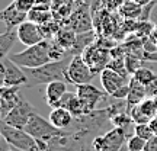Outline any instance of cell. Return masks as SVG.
I'll use <instances>...</instances> for the list:
<instances>
[{"mask_svg":"<svg viewBox=\"0 0 157 151\" xmlns=\"http://www.w3.org/2000/svg\"><path fill=\"white\" fill-rule=\"evenodd\" d=\"M73 54L68 51V54L63 60L58 61H50L36 68H23V71L28 77V81L25 84V87H34L38 84H48L51 81H57V80H66V74H67V68L70 61L73 60Z\"/></svg>","mask_w":157,"mask_h":151,"instance_id":"6da1fadb","label":"cell"},{"mask_svg":"<svg viewBox=\"0 0 157 151\" xmlns=\"http://www.w3.org/2000/svg\"><path fill=\"white\" fill-rule=\"evenodd\" d=\"M0 134L12 147L23 151H48V142L36 140L25 129L15 128L2 121L0 123Z\"/></svg>","mask_w":157,"mask_h":151,"instance_id":"7a4b0ae2","label":"cell"},{"mask_svg":"<svg viewBox=\"0 0 157 151\" xmlns=\"http://www.w3.org/2000/svg\"><path fill=\"white\" fill-rule=\"evenodd\" d=\"M50 42L51 39H44L42 42L36 45L28 47L26 50L15 54H9V57L13 62H16L17 66L22 68H36L41 67L47 62L51 61L50 58Z\"/></svg>","mask_w":157,"mask_h":151,"instance_id":"3957f363","label":"cell"},{"mask_svg":"<svg viewBox=\"0 0 157 151\" xmlns=\"http://www.w3.org/2000/svg\"><path fill=\"white\" fill-rule=\"evenodd\" d=\"M25 131L29 132L34 138L41 141H45V142H50L52 138L56 137H60V135L66 134L67 131H63V129L54 126L51 121H47L45 118H42L38 113H34L31 119H29L28 125L25 126Z\"/></svg>","mask_w":157,"mask_h":151,"instance_id":"277c9868","label":"cell"},{"mask_svg":"<svg viewBox=\"0 0 157 151\" xmlns=\"http://www.w3.org/2000/svg\"><path fill=\"white\" fill-rule=\"evenodd\" d=\"M96 73L89 67V64L84 61L82 55H74L70 61L66 74V80L68 83H73L74 86L78 84H87L95 78Z\"/></svg>","mask_w":157,"mask_h":151,"instance_id":"5b68a950","label":"cell"},{"mask_svg":"<svg viewBox=\"0 0 157 151\" xmlns=\"http://www.w3.org/2000/svg\"><path fill=\"white\" fill-rule=\"evenodd\" d=\"M0 73H2V86H21L25 87L28 77L21 66L13 62L9 57L2 58L0 64Z\"/></svg>","mask_w":157,"mask_h":151,"instance_id":"8992f818","label":"cell"},{"mask_svg":"<svg viewBox=\"0 0 157 151\" xmlns=\"http://www.w3.org/2000/svg\"><path fill=\"white\" fill-rule=\"evenodd\" d=\"M127 142V135L121 128H113L102 137L92 140V148L95 151H119Z\"/></svg>","mask_w":157,"mask_h":151,"instance_id":"52a82bcc","label":"cell"},{"mask_svg":"<svg viewBox=\"0 0 157 151\" xmlns=\"http://www.w3.org/2000/svg\"><path fill=\"white\" fill-rule=\"evenodd\" d=\"M90 5H76L74 6L73 13L67 17V28L73 29L76 34L87 32L93 29V17L90 16Z\"/></svg>","mask_w":157,"mask_h":151,"instance_id":"ba28073f","label":"cell"},{"mask_svg":"<svg viewBox=\"0 0 157 151\" xmlns=\"http://www.w3.org/2000/svg\"><path fill=\"white\" fill-rule=\"evenodd\" d=\"M82 57L96 74L102 73V70H105L111 62V51L106 50V47H101L98 44L90 45L82 54Z\"/></svg>","mask_w":157,"mask_h":151,"instance_id":"9c48e42d","label":"cell"},{"mask_svg":"<svg viewBox=\"0 0 157 151\" xmlns=\"http://www.w3.org/2000/svg\"><path fill=\"white\" fill-rule=\"evenodd\" d=\"M34 113H36L35 112V108L22 97L21 100L17 102L16 106L9 112V115L5 118L3 122H6L7 125H12V126H15V128L25 129V126L28 125L29 119H31V116H32Z\"/></svg>","mask_w":157,"mask_h":151,"instance_id":"30bf717a","label":"cell"},{"mask_svg":"<svg viewBox=\"0 0 157 151\" xmlns=\"http://www.w3.org/2000/svg\"><path fill=\"white\" fill-rule=\"evenodd\" d=\"M76 93H77V96L83 100V103L86 105V108L89 109L90 112H93L96 109V106H98L101 102H105L108 99V96H109L106 92L99 90L92 83L76 86Z\"/></svg>","mask_w":157,"mask_h":151,"instance_id":"8fae6325","label":"cell"},{"mask_svg":"<svg viewBox=\"0 0 157 151\" xmlns=\"http://www.w3.org/2000/svg\"><path fill=\"white\" fill-rule=\"evenodd\" d=\"M21 89H22L21 86H2L0 89V118L2 121H5L9 112L22 99V96L19 95Z\"/></svg>","mask_w":157,"mask_h":151,"instance_id":"7c38bea8","label":"cell"},{"mask_svg":"<svg viewBox=\"0 0 157 151\" xmlns=\"http://www.w3.org/2000/svg\"><path fill=\"white\" fill-rule=\"evenodd\" d=\"M17 36H19V41L26 47L36 45L45 39L44 34L41 31V26L31 21H25L17 26Z\"/></svg>","mask_w":157,"mask_h":151,"instance_id":"4fadbf2b","label":"cell"},{"mask_svg":"<svg viewBox=\"0 0 157 151\" xmlns=\"http://www.w3.org/2000/svg\"><path fill=\"white\" fill-rule=\"evenodd\" d=\"M101 83L108 95L112 96L118 89H121L122 86L128 84L129 81L127 80L125 76L119 74L118 71L112 70V68L106 67L105 70H102V73H101Z\"/></svg>","mask_w":157,"mask_h":151,"instance_id":"5bb4252c","label":"cell"},{"mask_svg":"<svg viewBox=\"0 0 157 151\" xmlns=\"http://www.w3.org/2000/svg\"><path fill=\"white\" fill-rule=\"evenodd\" d=\"M57 108H66L74 118L83 116V115L90 113V111L86 108L83 100L77 96V93H68L67 92L66 95L63 96V99L60 100V103H58Z\"/></svg>","mask_w":157,"mask_h":151,"instance_id":"9a60e30c","label":"cell"},{"mask_svg":"<svg viewBox=\"0 0 157 151\" xmlns=\"http://www.w3.org/2000/svg\"><path fill=\"white\" fill-rule=\"evenodd\" d=\"M66 93H67V83L64 80H57V81L48 83L45 89V100L48 103V106H51L52 109L57 108Z\"/></svg>","mask_w":157,"mask_h":151,"instance_id":"2e32d148","label":"cell"},{"mask_svg":"<svg viewBox=\"0 0 157 151\" xmlns=\"http://www.w3.org/2000/svg\"><path fill=\"white\" fill-rule=\"evenodd\" d=\"M0 19L6 23V28H17L21 23L28 21V13L21 12L13 3H10L0 13Z\"/></svg>","mask_w":157,"mask_h":151,"instance_id":"e0dca14e","label":"cell"},{"mask_svg":"<svg viewBox=\"0 0 157 151\" xmlns=\"http://www.w3.org/2000/svg\"><path fill=\"white\" fill-rule=\"evenodd\" d=\"M51 123L63 131H68L74 122V116L68 112L66 108H54L50 113Z\"/></svg>","mask_w":157,"mask_h":151,"instance_id":"ac0fdd59","label":"cell"},{"mask_svg":"<svg viewBox=\"0 0 157 151\" xmlns=\"http://www.w3.org/2000/svg\"><path fill=\"white\" fill-rule=\"evenodd\" d=\"M147 97L148 96H147L146 86H143L141 83H138L137 80H134L131 77V80H129V93H128V97H127L128 108L138 105L143 100H146Z\"/></svg>","mask_w":157,"mask_h":151,"instance_id":"d6986e66","label":"cell"},{"mask_svg":"<svg viewBox=\"0 0 157 151\" xmlns=\"http://www.w3.org/2000/svg\"><path fill=\"white\" fill-rule=\"evenodd\" d=\"M95 38H96V34L93 32V29H92V31H87V32L77 34L76 35V41H74V44H73V47H71L70 52H71L73 55H82L84 51L93 44Z\"/></svg>","mask_w":157,"mask_h":151,"instance_id":"ffe728a7","label":"cell"},{"mask_svg":"<svg viewBox=\"0 0 157 151\" xmlns=\"http://www.w3.org/2000/svg\"><path fill=\"white\" fill-rule=\"evenodd\" d=\"M16 39H19L17 28H6L5 32L0 35V55H2V58L9 55V51L13 47Z\"/></svg>","mask_w":157,"mask_h":151,"instance_id":"44dd1931","label":"cell"},{"mask_svg":"<svg viewBox=\"0 0 157 151\" xmlns=\"http://www.w3.org/2000/svg\"><path fill=\"white\" fill-rule=\"evenodd\" d=\"M118 12H119L125 19H135V21H138L141 16V13H143V6L138 5V3H135L134 0H127V2L121 6V9Z\"/></svg>","mask_w":157,"mask_h":151,"instance_id":"7402d4cb","label":"cell"},{"mask_svg":"<svg viewBox=\"0 0 157 151\" xmlns=\"http://www.w3.org/2000/svg\"><path fill=\"white\" fill-rule=\"evenodd\" d=\"M76 32H74L73 29L67 28V26H64V28H60V31L57 32L56 35V41L58 44L61 45L63 48H66L67 51L71 50V47H73L74 41H76Z\"/></svg>","mask_w":157,"mask_h":151,"instance_id":"603a6c76","label":"cell"},{"mask_svg":"<svg viewBox=\"0 0 157 151\" xmlns=\"http://www.w3.org/2000/svg\"><path fill=\"white\" fill-rule=\"evenodd\" d=\"M51 19H54L52 16V10L48 12V10H41V9H32V10L28 13V21L31 22H35L38 25H42V23L48 22Z\"/></svg>","mask_w":157,"mask_h":151,"instance_id":"cb8c5ba5","label":"cell"},{"mask_svg":"<svg viewBox=\"0 0 157 151\" xmlns=\"http://www.w3.org/2000/svg\"><path fill=\"white\" fill-rule=\"evenodd\" d=\"M154 77H156V73H154L153 70L146 68V67L138 68V70L132 74V78H134V80H137L138 83H141L143 86H147V84L150 83Z\"/></svg>","mask_w":157,"mask_h":151,"instance_id":"d4e9b609","label":"cell"},{"mask_svg":"<svg viewBox=\"0 0 157 151\" xmlns=\"http://www.w3.org/2000/svg\"><path fill=\"white\" fill-rule=\"evenodd\" d=\"M141 61H143V58L140 55H135V54H128L125 57V67H127V70H128V73L131 76L138 68H141Z\"/></svg>","mask_w":157,"mask_h":151,"instance_id":"484cf974","label":"cell"},{"mask_svg":"<svg viewBox=\"0 0 157 151\" xmlns=\"http://www.w3.org/2000/svg\"><path fill=\"white\" fill-rule=\"evenodd\" d=\"M127 147H128L129 151H144V148H146V144L147 141L143 140L141 137H138V135H131L128 140H127Z\"/></svg>","mask_w":157,"mask_h":151,"instance_id":"4316f807","label":"cell"},{"mask_svg":"<svg viewBox=\"0 0 157 151\" xmlns=\"http://www.w3.org/2000/svg\"><path fill=\"white\" fill-rule=\"evenodd\" d=\"M134 134L141 137L143 140L148 141L153 135H154V132H153L150 123H137V125H135V129H134Z\"/></svg>","mask_w":157,"mask_h":151,"instance_id":"83f0119b","label":"cell"},{"mask_svg":"<svg viewBox=\"0 0 157 151\" xmlns=\"http://www.w3.org/2000/svg\"><path fill=\"white\" fill-rule=\"evenodd\" d=\"M13 5L16 6L21 12H25V13H29V12L34 9L35 6V0H13L12 2Z\"/></svg>","mask_w":157,"mask_h":151,"instance_id":"f1b7e54d","label":"cell"},{"mask_svg":"<svg viewBox=\"0 0 157 151\" xmlns=\"http://www.w3.org/2000/svg\"><path fill=\"white\" fill-rule=\"evenodd\" d=\"M146 90H147V96L148 97H157V74H156V77L146 86Z\"/></svg>","mask_w":157,"mask_h":151,"instance_id":"f546056e","label":"cell"},{"mask_svg":"<svg viewBox=\"0 0 157 151\" xmlns=\"http://www.w3.org/2000/svg\"><path fill=\"white\" fill-rule=\"evenodd\" d=\"M35 9H41V10H52V0H35Z\"/></svg>","mask_w":157,"mask_h":151,"instance_id":"4dcf8cb0","label":"cell"},{"mask_svg":"<svg viewBox=\"0 0 157 151\" xmlns=\"http://www.w3.org/2000/svg\"><path fill=\"white\" fill-rule=\"evenodd\" d=\"M144 151H157V135H153L151 138L147 141Z\"/></svg>","mask_w":157,"mask_h":151,"instance_id":"1f68e13d","label":"cell"},{"mask_svg":"<svg viewBox=\"0 0 157 151\" xmlns=\"http://www.w3.org/2000/svg\"><path fill=\"white\" fill-rule=\"evenodd\" d=\"M0 151H10V144L3 137L0 138Z\"/></svg>","mask_w":157,"mask_h":151,"instance_id":"d6a6232c","label":"cell"},{"mask_svg":"<svg viewBox=\"0 0 157 151\" xmlns=\"http://www.w3.org/2000/svg\"><path fill=\"white\" fill-rule=\"evenodd\" d=\"M148 38L151 39L153 42H154V45L157 47V25L154 26V29L151 31V34H150V36H148Z\"/></svg>","mask_w":157,"mask_h":151,"instance_id":"836d02e7","label":"cell"},{"mask_svg":"<svg viewBox=\"0 0 157 151\" xmlns=\"http://www.w3.org/2000/svg\"><path fill=\"white\" fill-rule=\"evenodd\" d=\"M150 126H151V129H153V132H154V135H157V115L153 118L151 121H150Z\"/></svg>","mask_w":157,"mask_h":151,"instance_id":"e575fe53","label":"cell"},{"mask_svg":"<svg viewBox=\"0 0 157 151\" xmlns=\"http://www.w3.org/2000/svg\"><path fill=\"white\" fill-rule=\"evenodd\" d=\"M135 3H138V5H141V6H146V5H148V3H151L153 0H134Z\"/></svg>","mask_w":157,"mask_h":151,"instance_id":"d590c367","label":"cell"},{"mask_svg":"<svg viewBox=\"0 0 157 151\" xmlns=\"http://www.w3.org/2000/svg\"><path fill=\"white\" fill-rule=\"evenodd\" d=\"M86 3L90 5L92 2H90V0H74V5H86Z\"/></svg>","mask_w":157,"mask_h":151,"instance_id":"8d00e7d4","label":"cell"},{"mask_svg":"<svg viewBox=\"0 0 157 151\" xmlns=\"http://www.w3.org/2000/svg\"><path fill=\"white\" fill-rule=\"evenodd\" d=\"M119 151H129V150H128V147H127V144H124V145H122V148H121V150H119Z\"/></svg>","mask_w":157,"mask_h":151,"instance_id":"74e56055","label":"cell"},{"mask_svg":"<svg viewBox=\"0 0 157 151\" xmlns=\"http://www.w3.org/2000/svg\"><path fill=\"white\" fill-rule=\"evenodd\" d=\"M10 151H23V150H19V148H15V147L10 145Z\"/></svg>","mask_w":157,"mask_h":151,"instance_id":"f35d334b","label":"cell"}]
</instances>
